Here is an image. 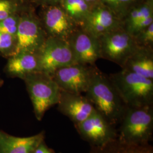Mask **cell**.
<instances>
[{"instance_id": "19", "label": "cell", "mask_w": 153, "mask_h": 153, "mask_svg": "<svg viewBox=\"0 0 153 153\" xmlns=\"http://www.w3.org/2000/svg\"><path fill=\"white\" fill-rule=\"evenodd\" d=\"M59 5L78 27L82 26L91 9L84 0H62Z\"/></svg>"}, {"instance_id": "15", "label": "cell", "mask_w": 153, "mask_h": 153, "mask_svg": "<svg viewBox=\"0 0 153 153\" xmlns=\"http://www.w3.org/2000/svg\"><path fill=\"white\" fill-rule=\"evenodd\" d=\"M44 138V131L29 137H19L0 131V153H33Z\"/></svg>"}, {"instance_id": "13", "label": "cell", "mask_w": 153, "mask_h": 153, "mask_svg": "<svg viewBox=\"0 0 153 153\" xmlns=\"http://www.w3.org/2000/svg\"><path fill=\"white\" fill-rule=\"evenodd\" d=\"M57 109L68 117L74 125L85 120L96 110L92 103L82 94L61 90Z\"/></svg>"}, {"instance_id": "23", "label": "cell", "mask_w": 153, "mask_h": 153, "mask_svg": "<svg viewBox=\"0 0 153 153\" xmlns=\"http://www.w3.org/2000/svg\"><path fill=\"white\" fill-rule=\"evenodd\" d=\"M134 38L139 47L153 49V23L140 31Z\"/></svg>"}, {"instance_id": "3", "label": "cell", "mask_w": 153, "mask_h": 153, "mask_svg": "<svg viewBox=\"0 0 153 153\" xmlns=\"http://www.w3.org/2000/svg\"><path fill=\"white\" fill-rule=\"evenodd\" d=\"M108 76L127 106L153 105V79L123 69Z\"/></svg>"}, {"instance_id": "28", "label": "cell", "mask_w": 153, "mask_h": 153, "mask_svg": "<svg viewBox=\"0 0 153 153\" xmlns=\"http://www.w3.org/2000/svg\"><path fill=\"white\" fill-rule=\"evenodd\" d=\"M2 83H3V81L2 80V79H1V77H0V86L2 84Z\"/></svg>"}, {"instance_id": "7", "label": "cell", "mask_w": 153, "mask_h": 153, "mask_svg": "<svg viewBox=\"0 0 153 153\" xmlns=\"http://www.w3.org/2000/svg\"><path fill=\"white\" fill-rule=\"evenodd\" d=\"M40 71L49 76L61 68L76 64L68 42L48 37L38 53Z\"/></svg>"}, {"instance_id": "2", "label": "cell", "mask_w": 153, "mask_h": 153, "mask_svg": "<svg viewBox=\"0 0 153 153\" xmlns=\"http://www.w3.org/2000/svg\"><path fill=\"white\" fill-rule=\"evenodd\" d=\"M153 138V105L127 106L117 127V138L134 145L150 143Z\"/></svg>"}, {"instance_id": "11", "label": "cell", "mask_w": 153, "mask_h": 153, "mask_svg": "<svg viewBox=\"0 0 153 153\" xmlns=\"http://www.w3.org/2000/svg\"><path fill=\"white\" fill-rule=\"evenodd\" d=\"M67 42L76 64L94 66L101 58L98 39L82 28H77Z\"/></svg>"}, {"instance_id": "9", "label": "cell", "mask_w": 153, "mask_h": 153, "mask_svg": "<svg viewBox=\"0 0 153 153\" xmlns=\"http://www.w3.org/2000/svg\"><path fill=\"white\" fill-rule=\"evenodd\" d=\"M38 16L45 33L49 38L68 41L71 33L78 28L60 5L40 7Z\"/></svg>"}, {"instance_id": "20", "label": "cell", "mask_w": 153, "mask_h": 153, "mask_svg": "<svg viewBox=\"0 0 153 153\" xmlns=\"http://www.w3.org/2000/svg\"><path fill=\"white\" fill-rule=\"evenodd\" d=\"M140 0H100V2L107 6L121 20L128 12Z\"/></svg>"}, {"instance_id": "18", "label": "cell", "mask_w": 153, "mask_h": 153, "mask_svg": "<svg viewBox=\"0 0 153 153\" xmlns=\"http://www.w3.org/2000/svg\"><path fill=\"white\" fill-rule=\"evenodd\" d=\"M90 153H153V147L150 143L134 145L116 138L101 146H90Z\"/></svg>"}, {"instance_id": "29", "label": "cell", "mask_w": 153, "mask_h": 153, "mask_svg": "<svg viewBox=\"0 0 153 153\" xmlns=\"http://www.w3.org/2000/svg\"><path fill=\"white\" fill-rule=\"evenodd\" d=\"M61 153V152H60V153Z\"/></svg>"}, {"instance_id": "25", "label": "cell", "mask_w": 153, "mask_h": 153, "mask_svg": "<svg viewBox=\"0 0 153 153\" xmlns=\"http://www.w3.org/2000/svg\"><path fill=\"white\" fill-rule=\"evenodd\" d=\"M62 0H25V1L28 4L36 7H43L46 6L55 5H59Z\"/></svg>"}, {"instance_id": "8", "label": "cell", "mask_w": 153, "mask_h": 153, "mask_svg": "<svg viewBox=\"0 0 153 153\" xmlns=\"http://www.w3.org/2000/svg\"><path fill=\"white\" fill-rule=\"evenodd\" d=\"M74 128L90 146H101L117 138V128L96 110L85 120L74 125Z\"/></svg>"}, {"instance_id": "4", "label": "cell", "mask_w": 153, "mask_h": 153, "mask_svg": "<svg viewBox=\"0 0 153 153\" xmlns=\"http://www.w3.org/2000/svg\"><path fill=\"white\" fill-rule=\"evenodd\" d=\"M23 80L31 100L35 117L41 121L45 112L58 103L60 88L52 76L42 71L27 75Z\"/></svg>"}, {"instance_id": "10", "label": "cell", "mask_w": 153, "mask_h": 153, "mask_svg": "<svg viewBox=\"0 0 153 153\" xmlns=\"http://www.w3.org/2000/svg\"><path fill=\"white\" fill-rule=\"evenodd\" d=\"M93 66L74 64L57 70L51 76L61 90L83 94L88 89Z\"/></svg>"}, {"instance_id": "26", "label": "cell", "mask_w": 153, "mask_h": 153, "mask_svg": "<svg viewBox=\"0 0 153 153\" xmlns=\"http://www.w3.org/2000/svg\"><path fill=\"white\" fill-rule=\"evenodd\" d=\"M33 153H55V152L51 148H49L43 141L39 144Z\"/></svg>"}, {"instance_id": "17", "label": "cell", "mask_w": 153, "mask_h": 153, "mask_svg": "<svg viewBox=\"0 0 153 153\" xmlns=\"http://www.w3.org/2000/svg\"><path fill=\"white\" fill-rule=\"evenodd\" d=\"M121 68L153 79V49L138 47Z\"/></svg>"}, {"instance_id": "16", "label": "cell", "mask_w": 153, "mask_h": 153, "mask_svg": "<svg viewBox=\"0 0 153 153\" xmlns=\"http://www.w3.org/2000/svg\"><path fill=\"white\" fill-rule=\"evenodd\" d=\"M5 71L10 76L22 79L27 75L40 71L38 53L25 52L12 56L9 57Z\"/></svg>"}, {"instance_id": "1", "label": "cell", "mask_w": 153, "mask_h": 153, "mask_svg": "<svg viewBox=\"0 0 153 153\" xmlns=\"http://www.w3.org/2000/svg\"><path fill=\"white\" fill-rule=\"evenodd\" d=\"M85 97L95 109L117 128L127 105L123 102L108 75L93 66Z\"/></svg>"}, {"instance_id": "6", "label": "cell", "mask_w": 153, "mask_h": 153, "mask_svg": "<svg viewBox=\"0 0 153 153\" xmlns=\"http://www.w3.org/2000/svg\"><path fill=\"white\" fill-rule=\"evenodd\" d=\"M101 58L112 61L121 67L140 47L134 38L123 27L98 38Z\"/></svg>"}, {"instance_id": "14", "label": "cell", "mask_w": 153, "mask_h": 153, "mask_svg": "<svg viewBox=\"0 0 153 153\" xmlns=\"http://www.w3.org/2000/svg\"><path fill=\"white\" fill-rule=\"evenodd\" d=\"M123 28L134 36L153 23V0H140L122 20Z\"/></svg>"}, {"instance_id": "24", "label": "cell", "mask_w": 153, "mask_h": 153, "mask_svg": "<svg viewBox=\"0 0 153 153\" xmlns=\"http://www.w3.org/2000/svg\"><path fill=\"white\" fill-rule=\"evenodd\" d=\"M19 13L20 11L0 21V33L16 36L19 20Z\"/></svg>"}, {"instance_id": "27", "label": "cell", "mask_w": 153, "mask_h": 153, "mask_svg": "<svg viewBox=\"0 0 153 153\" xmlns=\"http://www.w3.org/2000/svg\"><path fill=\"white\" fill-rule=\"evenodd\" d=\"M91 7L100 3V0H84Z\"/></svg>"}, {"instance_id": "12", "label": "cell", "mask_w": 153, "mask_h": 153, "mask_svg": "<svg viewBox=\"0 0 153 153\" xmlns=\"http://www.w3.org/2000/svg\"><path fill=\"white\" fill-rule=\"evenodd\" d=\"M122 26L123 22L120 18L100 2L91 7L81 28L98 38Z\"/></svg>"}, {"instance_id": "5", "label": "cell", "mask_w": 153, "mask_h": 153, "mask_svg": "<svg viewBox=\"0 0 153 153\" xmlns=\"http://www.w3.org/2000/svg\"><path fill=\"white\" fill-rule=\"evenodd\" d=\"M35 9L26 2L20 11L13 55L25 52L38 53L48 38Z\"/></svg>"}, {"instance_id": "22", "label": "cell", "mask_w": 153, "mask_h": 153, "mask_svg": "<svg viewBox=\"0 0 153 153\" xmlns=\"http://www.w3.org/2000/svg\"><path fill=\"white\" fill-rule=\"evenodd\" d=\"M16 36L0 33V53L6 57L12 56L16 49Z\"/></svg>"}, {"instance_id": "21", "label": "cell", "mask_w": 153, "mask_h": 153, "mask_svg": "<svg viewBox=\"0 0 153 153\" xmlns=\"http://www.w3.org/2000/svg\"><path fill=\"white\" fill-rule=\"evenodd\" d=\"M25 0H0V21L21 11Z\"/></svg>"}]
</instances>
